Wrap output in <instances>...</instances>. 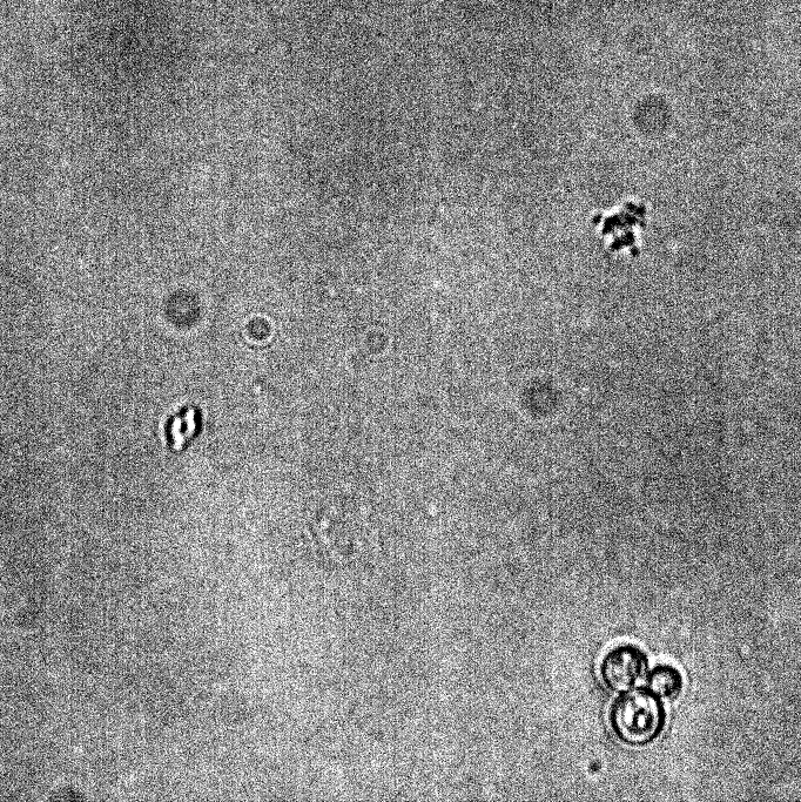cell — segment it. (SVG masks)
I'll list each match as a JSON object with an SVG mask.
<instances>
[{"instance_id":"1","label":"cell","mask_w":801,"mask_h":802,"mask_svg":"<svg viewBox=\"0 0 801 802\" xmlns=\"http://www.w3.org/2000/svg\"><path fill=\"white\" fill-rule=\"evenodd\" d=\"M609 720L612 732L622 744L644 747L662 736L666 712L654 693L638 689L623 693L612 704Z\"/></svg>"},{"instance_id":"2","label":"cell","mask_w":801,"mask_h":802,"mask_svg":"<svg viewBox=\"0 0 801 802\" xmlns=\"http://www.w3.org/2000/svg\"><path fill=\"white\" fill-rule=\"evenodd\" d=\"M645 653L634 645H621L605 655L601 663V677L608 690L627 693L641 682L648 671Z\"/></svg>"},{"instance_id":"3","label":"cell","mask_w":801,"mask_h":802,"mask_svg":"<svg viewBox=\"0 0 801 802\" xmlns=\"http://www.w3.org/2000/svg\"><path fill=\"white\" fill-rule=\"evenodd\" d=\"M651 693L664 700H675L681 696L684 680L682 673L670 665L657 666L648 678Z\"/></svg>"}]
</instances>
